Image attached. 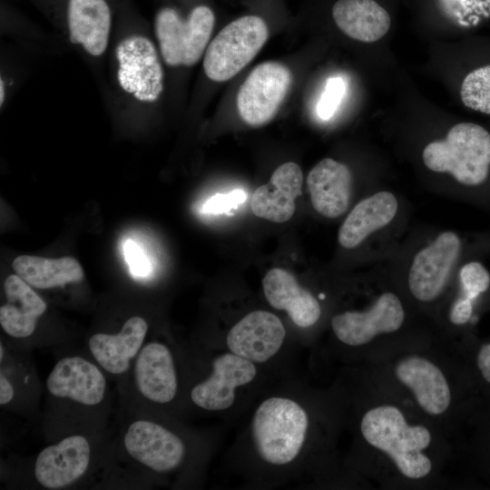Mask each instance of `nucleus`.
<instances>
[{
  "mask_svg": "<svg viewBox=\"0 0 490 490\" xmlns=\"http://www.w3.org/2000/svg\"><path fill=\"white\" fill-rule=\"evenodd\" d=\"M356 421L358 469L380 488L447 485L454 442L361 370Z\"/></svg>",
  "mask_w": 490,
  "mask_h": 490,
  "instance_id": "f257e3e1",
  "label": "nucleus"
},
{
  "mask_svg": "<svg viewBox=\"0 0 490 490\" xmlns=\"http://www.w3.org/2000/svg\"><path fill=\"white\" fill-rule=\"evenodd\" d=\"M363 363L373 381L452 441L480 400L456 348L441 336L410 335L373 351Z\"/></svg>",
  "mask_w": 490,
  "mask_h": 490,
  "instance_id": "f03ea898",
  "label": "nucleus"
},
{
  "mask_svg": "<svg viewBox=\"0 0 490 490\" xmlns=\"http://www.w3.org/2000/svg\"><path fill=\"white\" fill-rule=\"evenodd\" d=\"M112 114L142 117L164 92L163 62L153 41L141 30L113 36L108 52Z\"/></svg>",
  "mask_w": 490,
  "mask_h": 490,
  "instance_id": "7ed1b4c3",
  "label": "nucleus"
},
{
  "mask_svg": "<svg viewBox=\"0 0 490 490\" xmlns=\"http://www.w3.org/2000/svg\"><path fill=\"white\" fill-rule=\"evenodd\" d=\"M407 320V309L400 296L385 290L363 309L335 314L330 327L337 341L357 351L363 360L379 348L413 335L403 331Z\"/></svg>",
  "mask_w": 490,
  "mask_h": 490,
  "instance_id": "20e7f679",
  "label": "nucleus"
},
{
  "mask_svg": "<svg viewBox=\"0 0 490 490\" xmlns=\"http://www.w3.org/2000/svg\"><path fill=\"white\" fill-rule=\"evenodd\" d=\"M309 416L297 401L273 397L257 407L251 435L254 446L262 460L284 466L300 454L309 430Z\"/></svg>",
  "mask_w": 490,
  "mask_h": 490,
  "instance_id": "39448f33",
  "label": "nucleus"
},
{
  "mask_svg": "<svg viewBox=\"0 0 490 490\" xmlns=\"http://www.w3.org/2000/svg\"><path fill=\"white\" fill-rule=\"evenodd\" d=\"M422 158L430 171L449 173L466 187L483 186L490 175V133L473 122L458 123L445 139L428 143Z\"/></svg>",
  "mask_w": 490,
  "mask_h": 490,
  "instance_id": "423d86ee",
  "label": "nucleus"
},
{
  "mask_svg": "<svg viewBox=\"0 0 490 490\" xmlns=\"http://www.w3.org/2000/svg\"><path fill=\"white\" fill-rule=\"evenodd\" d=\"M215 14L207 4H197L186 14L173 5L155 13V43L165 65L191 67L204 55L214 25Z\"/></svg>",
  "mask_w": 490,
  "mask_h": 490,
  "instance_id": "0eeeda50",
  "label": "nucleus"
},
{
  "mask_svg": "<svg viewBox=\"0 0 490 490\" xmlns=\"http://www.w3.org/2000/svg\"><path fill=\"white\" fill-rule=\"evenodd\" d=\"M269 37L266 21L258 15L240 16L225 25L209 43L203 71L213 82H225L240 73Z\"/></svg>",
  "mask_w": 490,
  "mask_h": 490,
  "instance_id": "6e6552de",
  "label": "nucleus"
},
{
  "mask_svg": "<svg viewBox=\"0 0 490 490\" xmlns=\"http://www.w3.org/2000/svg\"><path fill=\"white\" fill-rule=\"evenodd\" d=\"M462 240L443 231L414 257L407 286L411 298L421 305H433L443 298L462 250Z\"/></svg>",
  "mask_w": 490,
  "mask_h": 490,
  "instance_id": "1a4fd4ad",
  "label": "nucleus"
},
{
  "mask_svg": "<svg viewBox=\"0 0 490 490\" xmlns=\"http://www.w3.org/2000/svg\"><path fill=\"white\" fill-rule=\"evenodd\" d=\"M292 82L288 67L278 62L257 65L240 85L237 93V109L249 125L268 123L278 113Z\"/></svg>",
  "mask_w": 490,
  "mask_h": 490,
  "instance_id": "9d476101",
  "label": "nucleus"
},
{
  "mask_svg": "<svg viewBox=\"0 0 490 490\" xmlns=\"http://www.w3.org/2000/svg\"><path fill=\"white\" fill-rule=\"evenodd\" d=\"M65 31L69 43L93 65L108 55L113 39V14L106 0H67Z\"/></svg>",
  "mask_w": 490,
  "mask_h": 490,
  "instance_id": "9b49d317",
  "label": "nucleus"
},
{
  "mask_svg": "<svg viewBox=\"0 0 490 490\" xmlns=\"http://www.w3.org/2000/svg\"><path fill=\"white\" fill-rule=\"evenodd\" d=\"M128 455L143 466L166 473L177 468L185 456V445L165 426L140 419L132 422L123 436Z\"/></svg>",
  "mask_w": 490,
  "mask_h": 490,
  "instance_id": "f8f14e48",
  "label": "nucleus"
},
{
  "mask_svg": "<svg viewBox=\"0 0 490 490\" xmlns=\"http://www.w3.org/2000/svg\"><path fill=\"white\" fill-rule=\"evenodd\" d=\"M256 375L254 362L230 351L220 355L212 362L209 377L191 389V401L208 411L227 409L235 401L236 389L250 383Z\"/></svg>",
  "mask_w": 490,
  "mask_h": 490,
  "instance_id": "ddd939ff",
  "label": "nucleus"
},
{
  "mask_svg": "<svg viewBox=\"0 0 490 490\" xmlns=\"http://www.w3.org/2000/svg\"><path fill=\"white\" fill-rule=\"evenodd\" d=\"M286 329L279 317L266 310L244 316L228 332L226 343L230 352L256 363H264L280 349Z\"/></svg>",
  "mask_w": 490,
  "mask_h": 490,
  "instance_id": "4468645a",
  "label": "nucleus"
},
{
  "mask_svg": "<svg viewBox=\"0 0 490 490\" xmlns=\"http://www.w3.org/2000/svg\"><path fill=\"white\" fill-rule=\"evenodd\" d=\"M90 460L89 441L81 435L66 436L38 454L34 468V477L46 489H62L85 474Z\"/></svg>",
  "mask_w": 490,
  "mask_h": 490,
  "instance_id": "2eb2a0df",
  "label": "nucleus"
},
{
  "mask_svg": "<svg viewBox=\"0 0 490 490\" xmlns=\"http://www.w3.org/2000/svg\"><path fill=\"white\" fill-rule=\"evenodd\" d=\"M106 378L101 368L82 357L60 359L46 379L48 392L84 406L100 404L106 392Z\"/></svg>",
  "mask_w": 490,
  "mask_h": 490,
  "instance_id": "dca6fc26",
  "label": "nucleus"
},
{
  "mask_svg": "<svg viewBox=\"0 0 490 490\" xmlns=\"http://www.w3.org/2000/svg\"><path fill=\"white\" fill-rule=\"evenodd\" d=\"M133 375L139 393L150 402L167 404L177 394L173 357L162 343L153 341L142 348L135 358Z\"/></svg>",
  "mask_w": 490,
  "mask_h": 490,
  "instance_id": "f3484780",
  "label": "nucleus"
},
{
  "mask_svg": "<svg viewBox=\"0 0 490 490\" xmlns=\"http://www.w3.org/2000/svg\"><path fill=\"white\" fill-rule=\"evenodd\" d=\"M302 182V171L297 163L289 162L279 165L269 182L252 193V212L273 222L288 221L295 212V200L301 195Z\"/></svg>",
  "mask_w": 490,
  "mask_h": 490,
  "instance_id": "a211bd4d",
  "label": "nucleus"
},
{
  "mask_svg": "<svg viewBox=\"0 0 490 490\" xmlns=\"http://www.w3.org/2000/svg\"><path fill=\"white\" fill-rule=\"evenodd\" d=\"M307 185L315 211L326 218L341 216L348 208L352 174L348 167L325 158L309 172Z\"/></svg>",
  "mask_w": 490,
  "mask_h": 490,
  "instance_id": "6ab92c4d",
  "label": "nucleus"
},
{
  "mask_svg": "<svg viewBox=\"0 0 490 490\" xmlns=\"http://www.w3.org/2000/svg\"><path fill=\"white\" fill-rule=\"evenodd\" d=\"M262 288L270 306L285 310L298 327L308 328L319 320L322 309L318 300L289 271L280 268L270 270L262 279Z\"/></svg>",
  "mask_w": 490,
  "mask_h": 490,
  "instance_id": "aec40b11",
  "label": "nucleus"
},
{
  "mask_svg": "<svg viewBox=\"0 0 490 490\" xmlns=\"http://www.w3.org/2000/svg\"><path fill=\"white\" fill-rule=\"evenodd\" d=\"M148 323L139 316L128 318L116 334L96 333L88 346L98 365L112 375L126 372L143 347Z\"/></svg>",
  "mask_w": 490,
  "mask_h": 490,
  "instance_id": "412c9836",
  "label": "nucleus"
},
{
  "mask_svg": "<svg viewBox=\"0 0 490 490\" xmlns=\"http://www.w3.org/2000/svg\"><path fill=\"white\" fill-rule=\"evenodd\" d=\"M457 288L446 308V332L441 337L453 341L457 330L468 327L482 299L490 289V272L477 260L465 263L458 272Z\"/></svg>",
  "mask_w": 490,
  "mask_h": 490,
  "instance_id": "4be33fe9",
  "label": "nucleus"
},
{
  "mask_svg": "<svg viewBox=\"0 0 490 490\" xmlns=\"http://www.w3.org/2000/svg\"><path fill=\"white\" fill-rule=\"evenodd\" d=\"M329 13L342 33L360 42H376L391 26V15L378 0H335Z\"/></svg>",
  "mask_w": 490,
  "mask_h": 490,
  "instance_id": "5701e85b",
  "label": "nucleus"
},
{
  "mask_svg": "<svg viewBox=\"0 0 490 490\" xmlns=\"http://www.w3.org/2000/svg\"><path fill=\"white\" fill-rule=\"evenodd\" d=\"M6 302L0 308V324L6 334L24 338L31 336L38 318L45 312L46 303L32 286L17 274L4 283Z\"/></svg>",
  "mask_w": 490,
  "mask_h": 490,
  "instance_id": "b1692460",
  "label": "nucleus"
},
{
  "mask_svg": "<svg viewBox=\"0 0 490 490\" xmlns=\"http://www.w3.org/2000/svg\"><path fill=\"white\" fill-rule=\"evenodd\" d=\"M398 202L387 191H378L360 201L339 228L338 240L345 249H354L372 232L387 226L396 216Z\"/></svg>",
  "mask_w": 490,
  "mask_h": 490,
  "instance_id": "393cba45",
  "label": "nucleus"
},
{
  "mask_svg": "<svg viewBox=\"0 0 490 490\" xmlns=\"http://www.w3.org/2000/svg\"><path fill=\"white\" fill-rule=\"evenodd\" d=\"M12 267L19 277L38 289L78 282L83 278L80 263L72 257L49 259L22 255L14 260Z\"/></svg>",
  "mask_w": 490,
  "mask_h": 490,
  "instance_id": "a878e982",
  "label": "nucleus"
},
{
  "mask_svg": "<svg viewBox=\"0 0 490 490\" xmlns=\"http://www.w3.org/2000/svg\"><path fill=\"white\" fill-rule=\"evenodd\" d=\"M452 343L480 398L490 397V340L476 343L467 337Z\"/></svg>",
  "mask_w": 490,
  "mask_h": 490,
  "instance_id": "bb28decb",
  "label": "nucleus"
},
{
  "mask_svg": "<svg viewBox=\"0 0 490 490\" xmlns=\"http://www.w3.org/2000/svg\"><path fill=\"white\" fill-rule=\"evenodd\" d=\"M466 425L474 428L470 445L476 466L490 479V397L480 398Z\"/></svg>",
  "mask_w": 490,
  "mask_h": 490,
  "instance_id": "cd10ccee",
  "label": "nucleus"
},
{
  "mask_svg": "<svg viewBox=\"0 0 490 490\" xmlns=\"http://www.w3.org/2000/svg\"><path fill=\"white\" fill-rule=\"evenodd\" d=\"M460 95L466 107L490 114V64L477 68L466 76Z\"/></svg>",
  "mask_w": 490,
  "mask_h": 490,
  "instance_id": "c85d7f7f",
  "label": "nucleus"
},
{
  "mask_svg": "<svg viewBox=\"0 0 490 490\" xmlns=\"http://www.w3.org/2000/svg\"><path fill=\"white\" fill-rule=\"evenodd\" d=\"M436 5L441 13L460 23L490 15V0H436Z\"/></svg>",
  "mask_w": 490,
  "mask_h": 490,
  "instance_id": "c756f323",
  "label": "nucleus"
},
{
  "mask_svg": "<svg viewBox=\"0 0 490 490\" xmlns=\"http://www.w3.org/2000/svg\"><path fill=\"white\" fill-rule=\"evenodd\" d=\"M346 92V83L338 76L327 80L324 92L318 103L317 113L320 119L328 120L338 108Z\"/></svg>",
  "mask_w": 490,
  "mask_h": 490,
  "instance_id": "7c9ffc66",
  "label": "nucleus"
},
{
  "mask_svg": "<svg viewBox=\"0 0 490 490\" xmlns=\"http://www.w3.org/2000/svg\"><path fill=\"white\" fill-rule=\"evenodd\" d=\"M247 193L235 189L227 193H217L210 197L202 205L201 212L210 214L228 213L245 201Z\"/></svg>",
  "mask_w": 490,
  "mask_h": 490,
  "instance_id": "2f4dec72",
  "label": "nucleus"
},
{
  "mask_svg": "<svg viewBox=\"0 0 490 490\" xmlns=\"http://www.w3.org/2000/svg\"><path fill=\"white\" fill-rule=\"evenodd\" d=\"M124 256L131 272L135 277H145L151 271V264L141 247L128 240L123 246Z\"/></svg>",
  "mask_w": 490,
  "mask_h": 490,
  "instance_id": "473e14b6",
  "label": "nucleus"
},
{
  "mask_svg": "<svg viewBox=\"0 0 490 490\" xmlns=\"http://www.w3.org/2000/svg\"><path fill=\"white\" fill-rule=\"evenodd\" d=\"M15 391L10 380L4 375L3 371L0 373V405L5 406L9 404L14 398Z\"/></svg>",
  "mask_w": 490,
  "mask_h": 490,
  "instance_id": "72a5a7b5",
  "label": "nucleus"
},
{
  "mask_svg": "<svg viewBox=\"0 0 490 490\" xmlns=\"http://www.w3.org/2000/svg\"><path fill=\"white\" fill-rule=\"evenodd\" d=\"M3 358H4V348H3V344L1 343V345H0V360H1V362L3 360Z\"/></svg>",
  "mask_w": 490,
  "mask_h": 490,
  "instance_id": "f704fd0d",
  "label": "nucleus"
}]
</instances>
